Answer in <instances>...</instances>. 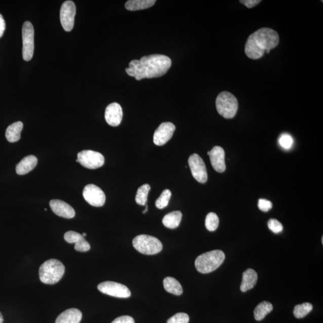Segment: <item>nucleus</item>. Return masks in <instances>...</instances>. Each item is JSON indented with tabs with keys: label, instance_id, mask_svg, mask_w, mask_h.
<instances>
[{
	"label": "nucleus",
	"instance_id": "dca6fc26",
	"mask_svg": "<svg viewBox=\"0 0 323 323\" xmlns=\"http://www.w3.org/2000/svg\"><path fill=\"white\" fill-rule=\"evenodd\" d=\"M50 207L53 212L63 218L70 219L75 215L73 208L63 200L52 199L50 201Z\"/></svg>",
	"mask_w": 323,
	"mask_h": 323
},
{
	"label": "nucleus",
	"instance_id": "f704fd0d",
	"mask_svg": "<svg viewBox=\"0 0 323 323\" xmlns=\"http://www.w3.org/2000/svg\"><path fill=\"white\" fill-rule=\"evenodd\" d=\"M262 1H259V0H240L239 2L240 3H242L243 5L246 6L247 8L252 9L254 8V7L258 5L260 2Z\"/></svg>",
	"mask_w": 323,
	"mask_h": 323
},
{
	"label": "nucleus",
	"instance_id": "c85d7f7f",
	"mask_svg": "<svg viewBox=\"0 0 323 323\" xmlns=\"http://www.w3.org/2000/svg\"><path fill=\"white\" fill-rule=\"evenodd\" d=\"M171 197V192L169 189L164 190L160 196L156 200V207L159 209H164L168 206Z\"/></svg>",
	"mask_w": 323,
	"mask_h": 323
},
{
	"label": "nucleus",
	"instance_id": "2eb2a0df",
	"mask_svg": "<svg viewBox=\"0 0 323 323\" xmlns=\"http://www.w3.org/2000/svg\"><path fill=\"white\" fill-rule=\"evenodd\" d=\"M123 117V108L120 104L113 103L108 105L105 111V118L108 125L117 127L120 124Z\"/></svg>",
	"mask_w": 323,
	"mask_h": 323
},
{
	"label": "nucleus",
	"instance_id": "f257e3e1",
	"mask_svg": "<svg viewBox=\"0 0 323 323\" xmlns=\"http://www.w3.org/2000/svg\"><path fill=\"white\" fill-rule=\"evenodd\" d=\"M171 59L164 55L154 54L144 56L140 60L131 61L129 67L126 68L130 76L137 80L144 78H151L163 76L171 67Z\"/></svg>",
	"mask_w": 323,
	"mask_h": 323
},
{
	"label": "nucleus",
	"instance_id": "412c9836",
	"mask_svg": "<svg viewBox=\"0 0 323 323\" xmlns=\"http://www.w3.org/2000/svg\"><path fill=\"white\" fill-rule=\"evenodd\" d=\"M24 125L22 122H16L10 125L6 131V137L10 143L17 142L21 139V132Z\"/></svg>",
	"mask_w": 323,
	"mask_h": 323
},
{
	"label": "nucleus",
	"instance_id": "c9c22d12",
	"mask_svg": "<svg viewBox=\"0 0 323 323\" xmlns=\"http://www.w3.org/2000/svg\"><path fill=\"white\" fill-rule=\"evenodd\" d=\"M6 29V22L4 18L0 14V38L2 37Z\"/></svg>",
	"mask_w": 323,
	"mask_h": 323
},
{
	"label": "nucleus",
	"instance_id": "423d86ee",
	"mask_svg": "<svg viewBox=\"0 0 323 323\" xmlns=\"http://www.w3.org/2000/svg\"><path fill=\"white\" fill-rule=\"evenodd\" d=\"M133 245L138 252L147 255H154L163 250V244L155 237L140 235L133 240Z\"/></svg>",
	"mask_w": 323,
	"mask_h": 323
},
{
	"label": "nucleus",
	"instance_id": "6e6552de",
	"mask_svg": "<svg viewBox=\"0 0 323 323\" xmlns=\"http://www.w3.org/2000/svg\"><path fill=\"white\" fill-rule=\"evenodd\" d=\"M78 163L85 168L90 170L97 169L103 166L104 157L100 153L93 150H83L77 154Z\"/></svg>",
	"mask_w": 323,
	"mask_h": 323
},
{
	"label": "nucleus",
	"instance_id": "2f4dec72",
	"mask_svg": "<svg viewBox=\"0 0 323 323\" xmlns=\"http://www.w3.org/2000/svg\"><path fill=\"white\" fill-rule=\"evenodd\" d=\"M268 228L274 233H279L283 230V226L278 220L272 219L269 220L268 223Z\"/></svg>",
	"mask_w": 323,
	"mask_h": 323
},
{
	"label": "nucleus",
	"instance_id": "f8f14e48",
	"mask_svg": "<svg viewBox=\"0 0 323 323\" xmlns=\"http://www.w3.org/2000/svg\"><path fill=\"white\" fill-rule=\"evenodd\" d=\"M83 196L86 201L91 206L100 207L105 203V194L100 187L94 184H88L84 188Z\"/></svg>",
	"mask_w": 323,
	"mask_h": 323
},
{
	"label": "nucleus",
	"instance_id": "39448f33",
	"mask_svg": "<svg viewBox=\"0 0 323 323\" xmlns=\"http://www.w3.org/2000/svg\"><path fill=\"white\" fill-rule=\"evenodd\" d=\"M217 111L224 118L229 119L235 116L238 109V101L229 92H221L216 101Z\"/></svg>",
	"mask_w": 323,
	"mask_h": 323
},
{
	"label": "nucleus",
	"instance_id": "4be33fe9",
	"mask_svg": "<svg viewBox=\"0 0 323 323\" xmlns=\"http://www.w3.org/2000/svg\"><path fill=\"white\" fill-rule=\"evenodd\" d=\"M156 2L155 0H130L125 3V8L130 11H140L151 8Z\"/></svg>",
	"mask_w": 323,
	"mask_h": 323
},
{
	"label": "nucleus",
	"instance_id": "393cba45",
	"mask_svg": "<svg viewBox=\"0 0 323 323\" xmlns=\"http://www.w3.org/2000/svg\"><path fill=\"white\" fill-rule=\"evenodd\" d=\"M272 310L273 305L271 303L263 301L256 306L255 311H254V315H255L257 321H260Z\"/></svg>",
	"mask_w": 323,
	"mask_h": 323
},
{
	"label": "nucleus",
	"instance_id": "f3484780",
	"mask_svg": "<svg viewBox=\"0 0 323 323\" xmlns=\"http://www.w3.org/2000/svg\"><path fill=\"white\" fill-rule=\"evenodd\" d=\"M64 239L68 243H75L74 249L79 252H87L91 249L90 244L81 234L74 231H68L64 235Z\"/></svg>",
	"mask_w": 323,
	"mask_h": 323
},
{
	"label": "nucleus",
	"instance_id": "c756f323",
	"mask_svg": "<svg viewBox=\"0 0 323 323\" xmlns=\"http://www.w3.org/2000/svg\"><path fill=\"white\" fill-rule=\"evenodd\" d=\"M189 317L186 313H177L168 319L167 323H189Z\"/></svg>",
	"mask_w": 323,
	"mask_h": 323
},
{
	"label": "nucleus",
	"instance_id": "b1692460",
	"mask_svg": "<svg viewBox=\"0 0 323 323\" xmlns=\"http://www.w3.org/2000/svg\"><path fill=\"white\" fill-rule=\"evenodd\" d=\"M164 286L166 291L177 296H180L183 293L182 286L176 279L168 276L164 280Z\"/></svg>",
	"mask_w": 323,
	"mask_h": 323
},
{
	"label": "nucleus",
	"instance_id": "20e7f679",
	"mask_svg": "<svg viewBox=\"0 0 323 323\" xmlns=\"http://www.w3.org/2000/svg\"><path fill=\"white\" fill-rule=\"evenodd\" d=\"M225 259V255L222 251L219 250H213L203 253L197 257L194 265L199 272L209 273L219 268Z\"/></svg>",
	"mask_w": 323,
	"mask_h": 323
},
{
	"label": "nucleus",
	"instance_id": "cd10ccee",
	"mask_svg": "<svg viewBox=\"0 0 323 323\" xmlns=\"http://www.w3.org/2000/svg\"><path fill=\"white\" fill-rule=\"evenodd\" d=\"M219 225V219L216 213H210L207 214L206 219V226L209 231H215Z\"/></svg>",
	"mask_w": 323,
	"mask_h": 323
},
{
	"label": "nucleus",
	"instance_id": "f03ea898",
	"mask_svg": "<svg viewBox=\"0 0 323 323\" xmlns=\"http://www.w3.org/2000/svg\"><path fill=\"white\" fill-rule=\"evenodd\" d=\"M278 32L269 28H262L253 33L247 39L245 52L250 59L256 60L269 54L279 44Z\"/></svg>",
	"mask_w": 323,
	"mask_h": 323
},
{
	"label": "nucleus",
	"instance_id": "4c0bfd02",
	"mask_svg": "<svg viewBox=\"0 0 323 323\" xmlns=\"http://www.w3.org/2000/svg\"><path fill=\"white\" fill-rule=\"evenodd\" d=\"M146 206V209H145L144 211H143V213L144 214H145V213H146V212H147V211H148V206H147V205H146V206Z\"/></svg>",
	"mask_w": 323,
	"mask_h": 323
},
{
	"label": "nucleus",
	"instance_id": "7ed1b4c3",
	"mask_svg": "<svg viewBox=\"0 0 323 323\" xmlns=\"http://www.w3.org/2000/svg\"><path fill=\"white\" fill-rule=\"evenodd\" d=\"M65 266L59 260L49 259L41 265L39 269V279L46 285H54L64 276Z\"/></svg>",
	"mask_w": 323,
	"mask_h": 323
},
{
	"label": "nucleus",
	"instance_id": "7c9ffc66",
	"mask_svg": "<svg viewBox=\"0 0 323 323\" xmlns=\"http://www.w3.org/2000/svg\"><path fill=\"white\" fill-rule=\"evenodd\" d=\"M279 143L285 149H291L293 144V138L289 134H282L279 138Z\"/></svg>",
	"mask_w": 323,
	"mask_h": 323
},
{
	"label": "nucleus",
	"instance_id": "a211bd4d",
	"mask_svg": "<svg viewBox=\"0 0 323 323\" xmlns=\"http://www.w3.org/2000/svg\"><path fill=\"white\" fill-rule=\"evenodd\" d=\"M82 314L76 308L68 309L62 312L56 319L55 323H80Z\"/></svg>",
	"mask_w": 323,
	"mask_h": 323
},
{
	"label": "nucleus",
	"instance_id": "72a5a7b5",
	"mask_svg": "<svg viewBox=\"0 0 323 323\" xmlns=\"http://www.w3.org/2000/svg\"><path fill=\"white\" fill-rule=\"evenodd\" d=\"M111 323H135V321L130 316L124 315L115 319Z\"/></svg>",
	"mask_w": 323,
	"mask_h": 323
},
{
	"label": "nucleus",
	"instance_id": "473e14b6",
	"mask_svg": "<svg viewBox=\"0 0 323 323\" xmlns=\"http://www.w3.org/2000/svg\"><path fill=\"white\" fill-rule=\"evenodd\" d=\"M259 209L263 212H268L272 208L271 201L265 199H260L258 202Z\"/></svg>",
	"mask_w": 323,
	"mask_h": 323
},
{
	"label": "nucleus",
	"instance_id": "1a4fd4ad",
	"mask_svg": "<svg viewBox=\"0 0 323 323\" xmlns=\"http://www.w3.org/2000/svg\"><path fill=\"white\" fill-rule=\"evenodd\" d=\"M98 289L104 294L118 298H128L131 295L127 286L113 281L101 282L98 286Z\"/></svg>",
	"mask_w": 323,
	"mask_h": 323
},
{
	"label": "nucleus",
	"instance_id": "e433bc0d",
	"mask_svg": "<svg viewBox=\"0 0 323 323\" xmlns=\"http://www.w3.org/2000/svg\"><path fill=\"white\" fill-rule=\"evenodd\" d=\"M3 315L1 314V313H0V323H3Z\"/></svg>",
	"mask_w": 323,
	"mask_h": 323
},
{
	"label": "nucleus",
	"instance_id": "a878e982",
	"mask_svg": "<svg viewBox=\"0 0 323 323\" xmlns=\"http://www.w3.org/2000/svg\"><path fill=\"white\" fill-rule=\"evenodd\" d=\"M150 190V186L149 184H145L143 186H141L137 190L136 201V203L140 206H146L148 194H149Z\"/></svg>",
	"mask_w": 323,
	"mask_h": 323
},
{
	"label": "nucleus",
	"instance_id": "ddd939ff",
	"mask_svg": "<svg viewBox=\"0 0 323 323\" xmlns=\"http://www.w3.org/2000/svg\"><path fill=\"white\" fill-rule=\"evenodd\" d=\"M176 130L175 125L171 123H164L159 125L154 132L153 142L156 146L166 144L172 138Z\"/></svg>",
	"mask_w": 323,
	"mask_h": 323
},
{
	"label": "nucleus",
	"instance_id": "bb28decb",
	"mask_svg": "<svg viewBox=\"0 0 323 323\" xmlns=\"http://www.w3.org/2000/svg\"><path fill=\"white\" fill-rule=\"evenodd\" d=\"M312 305L310 304V303H304V304L298 305L295 306L293 314H294L296 318H304L312 310Z\"/></svg>",
	"mask_w": 323,
	"mask_h": 323
},
{
	"label": "nucleus",
	"instance_id": "0eeeda50",
	"mask_svg": "<svg viewBox=\"0 0 323 323\" xmlns=\"http://www.w3.org/2000/svg\"><path fill=\"white\" fill-rule=\"evenodd\" d=\"M22 57L25 61L31 60L34 51V29L30 22L26 21L22 26Z\"/></svg>",
	"mask_w": 323,
	"mask_h": 323
},
{
	"label": "nucleus",
	"instance_id": "58836bf2",
	"mask_svg": "<svg viewBox=\"0 0 323 323\" xmlns=\"http://www.w3.org/2000/svg\"><path fill=\"white\" fill-rule=\"evenodd\" d=\"M82 236H83L84 237H85L86 236H87V233H84L83 235H82Z\"/></svg>",
	"mask_w": 323,
	"mask_h": 323
},
{
	"label": "nucleus",
	"instance_id": "9b49d317",
	"mask_svg": "<svg viewBox=\"0 0 323 323\" xmlns=\"http://www.w3.org/2000/svg\"><path fill=\"white\" fill-rule=\"evenodd\" d=\"M76 8L72 1L65 2L62 4L60 11V20L62 27L67 32H70L74 27V19Z\"/></svg>",
	"mask_w": 323,
	"mask_h": 323
},
{
	"label": "nucleus",
	"instance_id": "aec40b11",
	"mask_svg": "<svg viewBox=\"0 0 323 323\" xmlns=\"http://www.w3.org/2000/svg\"><path fill=\"white\" fill-rule=\"evenodd\" d=\"M258 281V273L253 269H248L244 272L243 280L240 285V291L246 292L252 289Z\"/></svg>",
	"mask_w": 323,
	"mask_h": 323
},
{
	"label": "nucleus",
	"instance_id": "6ab92c4d",
	"mask_svg": "<svg viewBox=\"0 0 323 323\" xmlns=\"http://www.w3.org/2000/svg\"><path fill=\"white\" fill-rule=\"evenodd\" d=\"M37 158L34 155H29L22 159L16 166V171L18 175H25L30 172L37 166Z\"/></svg>",
	"mask_w": 323,
	"mask_h": 323
},
{
	"label": "nucleus",
	"instance_id": "4468645a",
	"mask_svg": "<svg viewBox=\"0 0 323 323\" xmlns=\"http://www.w3.org/2000/svg\"><path fill=\"white\" fill-rule=\"evenodd\" d=\"M211 163L214 170L218 173H223L226 170L225 153L222 147L215 146L211 151H208Z\"/></svg>",
	"mask_w": 323,
	"mask_h": 323
},
{
	"label": "nucleus",
	"instance_id": "5701e85b",
	"mask_svg": "<svg viewBox=\"0 0 323 323\" xmlns=\"http://www.w3.org/2000/svg\"><path fill=\"white\" fill-rule=\"evenodd\" d=\"M182 216L180 211L168 213L163 220L164 225L171 229L177 228L180 225Z\"/></svg>",
	"mask_w": 323,
	"mask_h": 323
},
{
	"label": "nucleus",
	"instance_id": "9d476101",
	"mask_svg": "<svg viewBox=\"0 0 323 323\" xmlns=\"http://www.w3.org/2000/svg\"><path fill=\"white\" fill-rule=\"evenodd\" d=\"M188 163L194 179L200 183H206L208 174L206 164L202 158L198 154L194 153L190 156Z\"/></svg>",
	"mask_w": 323,
	"mask_h": 323
}]
</instances>
